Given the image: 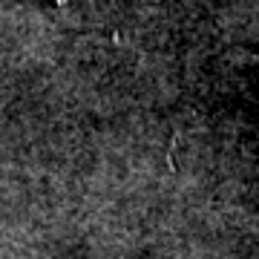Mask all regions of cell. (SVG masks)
Masks as SVG:
<instances>
[{
    "mask_svg": "<svg viewBox=\"0 0 259 259\" xmlns=\"http://www.w3.org/2000/svg\"><path fill=\"white\" fill-rule=\"evenodd\" d=\"M233 58H239V61H245V64L259 66V52H245V49H236V52H233Z\"/></svg>",
    "mask_w": 259,
    "mask_h": 259,
    "instance_id": "obj_1",
    "label": "cell"
}]
</instances>
